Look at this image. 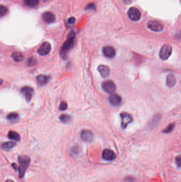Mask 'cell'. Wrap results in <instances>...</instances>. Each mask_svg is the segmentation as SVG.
Masks as SVG:
<instances>
[{"label":"cell","mask_w":181,"mask_h":182,"mask_svg":"<svg viewBox=\"0 0 181 182\" xmlns=\"http://www.w3.org/2000/svg\"><path fill=\"white\" fill-rule=\"evenodd\" d=\"M59 119L61 122L66 123L71 120V117L67 114H62L59 117Z\"/></svg>","instance_id":"7402d4cb"},{"label":"cell","mask_w":181,"mask_h":182,"mask_svg":"<svg viewBox=\"0 0 181 182\" xmlns=\"http://www.w3.org/2000/svg\"><path fill=\"white\" fill-rule=\"evenodd\" d=\"M102 88L107 93H113L116 90V85L112 80H106L102 84Z\"/></svg>","instance_id":"277c9868"},{"label":"cell","mask_w":181,"mask_h":182,"mask_svg":"<svg viewBox=\"0 0 181 182\" xmlns=\"http://www.w3.org/2000/svg\"><path fill=\"white\" fill-rule=\"evenodd\" d=\"M97 69L102 77L106 78L109 76L110 74V69L107 65H99Z\"/></svg>","instance_id":"4fadbf2b"},{"label":"cell","mask_w":181,"mask_h":182,"mask_svg":"<svg viewBox=\"0 0 181 182\" xmlns=\"http://www.w3.org/2000/svg\"><path fill=\"white\" fill-rule=\"evenodd\" d=\"M81 139L85 142H91L93 139V134L91 131L89 130H83L80 134Z\"/></svg>","instance_id":"7c38bea8"},{"label":"cell","mask_w":181,"mask_h":182,"mask_svg":"<svg viewBox=\"0 0 181 182\" xmlns=\"http://www.w3.org/2000/svg\"><path fill=\"white\" fill-rule=\"evenodd\" d=\"M23 2L29 7H35L38 4V0H23Z\"/></svg>","instance_id":"44dd1931"},{"label":"cell","mask_w":181,"mask_h":182,"mask_svg":"<svg viewBox=\"0 0 181 182\" xmlns=\"http://www.w3.org/2000/svg\"><path fill=\"white\" fill-rule=\"evenodd\" d=\"M51 50V44L48 42H44L42 45L40 46V48L38 50V53L44 56L47 54H48Z\"/></svg>","instance_id":"52a82bcc"},{"label":"cell","mask_w":181,"mask_h":182,"mask_svg":"<svg viewBox=\"0 0 181 182\" xmlns=\"http://www.w3.org/2000/svg\"><path fill=\"white\" fill-rule=\"evenodd\" d=\"M8 137L10 139L14 140L16 141H19L20 139V136L19 134L14 131H10L8 133Z\"/></svg>","instance_id":"ac0fdd59"},{"label":"cell","mask_w":181,"mask_h":182,"mask_svg":"<svg viewBox=\"0 0 181 182\" xmlns=\"http://www.w3.org/2000/svg\"><path fill=\"white\" fill-rule=\"evenodd\" d=\"M131 1H132V0H124V2L125 3H127V4L130 3Z\"/></svg>","instance_id":"4dcf8cb0"},{"label":"cell","mask_w":181,"mask_h":182,"mask_svg":"<svg viewBox=\"0 0 181 182\" xmlns=\"http://www.w3.org/2000/svg\"><path fill=\"white\" fill-rule=\"evenodd\" d=\"M49 78H50L47 76L44 75H40L37 77V82L40 86L45 85L48 82Z\"/></svg>","instance_id":"2e32d148"},{"label":"cell","mask_w":181,"mask_h":182,"mask_svg":"<svg viewBox=\"0 0 181 182\" xmlns=\"http://www.w3.org/2000/svg\"><path fill=\"white\" fill-rule=\"evenodd\" d=\"M18 118H19V114L17 113H15V112H12L11 114H8V115L7 116V119L8 120H10V121L16 120Z\"/></svg>","instance_id":"603a6c76"},{"label":"cell","mask_w":181,"mask_h":182,"mask_svg":"<svg viewBox=\"0 0 181 182\" xmlns=\"http://www.w3.org/2000/svg\"><path fill=\"white\" fill-rule=\"evenodd\" d=\"M43 19L47 23H53L55 20L54 14L51 12H46L42 16Z\"/></svg>","instance_id":"9a60e30c"},{"label":"cell","mask_w":181,"mask_h":182,"mask_svg":"<svg viewBox=\"0 0 181 182\" xmlns=\"http://www.w3.org/2000/svg\"><path fill=\"white\" fill-rule=\"evenodd\" d=\"M120 116L122 120L121 122L122 128L123 129H125L127 128L128 124L132 121V118L130 114L125 112H122L120 114Z\"/></svg>","instance_id":"ba28073f"},{"label":"cell","mask_w":181,"mask_h":182,"mask_svg":"<svg viewBox=\"0 0 181 182\" xmlns=\"http://www.w3.org/2000/svg\"><path fill=\"white\" fill-rule=\"evenodd\" d=\"M172 52V48L171 46L168 44H165L163 46L160 52H159V57L160 59L163 60H167L170 56Z\"/></svg>","instance_id":"3957f363"},{"label":"cell","mask_w":181,"mask_h":182,"mask_svg":"<svg viewBox=\"0 0 181 182\" xmlns=\"http://www.w3.org/2000/svg\"><path fill=\"white\" fill-rule=\"evenodd\" d=\"M68 108V105L65 102H62L60 103L59 105V110L61 111H64L66 110Z\"/></svg>","instance_id":"484cf974"},{"label":"cell","mask_w":181,"mask_h":182,"mask_svg":"<svg viewBox=\"0 0 181 182\" xmlns=\"http://www.w3.org/2000/svg\"><path fill=\"white\" fill-rule=\"evenodd\" d=\"M175 77L173 74H170L168 75L166 78V84L169 87H173L175 85Z\"/></svg>","instance_id":"e0dca14e"},{"label":"cell","mask_w":181,"mask_h":182,"mask_svg":"<svg viewBox=\"0 0 181 182\" xmlns=\"http://www.w3.org/2000/svg\"><path fill=\"white\" fill-rule=\"evenodd\" d=\"M103 53L105 57L108 58H113L115 56V50L110 46H106L103 48Z\"/></svg>","instance_id":"30bf717a"},{"label":"cell","mask_w":181,"mask_h":182,"mask_svg":"<svg viewBox=\"0 0 181 182\" xmlns=\"http://www.w3.org/2000/svg\"><path fill=\"white\" fill-rule=\"evenodd\" d=\"M36 63V60L34 58H30L27 60V64L29 65H34Z\"/></svg>","instance_id":"d4e9b609"},{"label":"cell","mask_w":181,"mask_h":182,"mask_svg":"<svg viewBox=\"0 0 181 182\" xmlns=\"http://www.w3.org/2000/svg\"><path fill=\"white\" fill-rule=\"evenodd\" d=\"M16 145V144L13 142H6L3 143L2 145V148L3 150L8 151L12 148H14Z\"/></svg>","instance_id":"d6986e66"},{"label":"cell","mask_w":181,"mask_h":182,"mask_svg":"<svg viewBox=\"0 0 181 182\" xmlns=\"http://www.w3.org/2000/svg\"><path fill=\"white\" fill-rule=\"evenodd\" d=\"M6 182H14L11 179H8L6 181Z\"/></svg>","instance_id":"1f68e13d"},{"label":"cell","mask_w":181,"mask_h":182,"mask_svg":"<svg viewBox=\"0 0 181 182\" xmlns=\"http://www.w3.org/2000/svg\"><path fill=\"white\" fill-rule=\"evenodd\" d=\"M75 38V33L71 31L68 36V39L63 44L60 50V55L63 59H65L68 55V52L74 45Z\"/></svg>","instance_id":"7a4b0ae2"},{"label":"cell","mask_w":181,"mask_h":182,"mask_svg":"<svg viewBox=\"0 0 181 182\" xmlns=\"http://www.w3.org/2000/svg\"><path fill=\"white\" fill-rule=\"evenodd\" d=\"M109 101L112 105L117 106L121 103L122 101V99L117 94H112L109 97Z\"/></svg>","instance_id":"5bb4252c"},{"label":"cell","mask_w":181,"mask_h":182,"mask_svg":"<svg viewBox=\"0 0 181 182\" xmlns=\"http://www.w3.org/2000/svg\"><path fill=\"white\" fill-rule=\"evenodd\" d=\"M18 162H19V166L17 167V165L16 164H12V167L17 169L19 171V177L20 178H22L27 169L29 166L30 162V159L29 156H19L18 158Z\"/></svg>","instance_id":"6da1fadb"},{"label":"cell","mask_w":181,"mask_h":182,"mask_svg":"<svg viewBox=\"0 0 181 182\" xmlns=\"http://www.w3.org/2000/svg\"><path fill=\"white\" fill-rule=\"evenodd\" d=\"M76 21V19L74 17L70 18L68 20V23L70 24H72Z\"/></svg>","instance_id":"f1b7e54d"},{"label":"cell","mask_w":181,"mask_h":182,"mask_svg":"<svg viewBox=\"0 0 181 182\" xmlns=\"http://www.w3.org/2000/svg\"><path fill=\"white\" fill-rule=\"evenodd\" d=\"M21 92L23 93V95L25 97V100H27L28 102L30 101L31 100L32 95L34 92L33 88H31L29 86H25L21 88Z\"/></svg>","instance_id":"8fae6325"},{"label":"cell","mask_w":181,"mask_h":182,"mask_svg":"<svg viewBox=\"0 0 181 182\" xmlns=\"http://www.w3.org/2000/svg\"><path fill=\"white\" fill-rule=\"evenodd\" d=\"M147 25L150 30L155 32H160L163 29V25L156 20H150L148 23Z\"/></svg>","instance_id":"8992f818"},{"label":"cell","mask_w":181,"mask_h":182,"mask_svg":"<svg viewBox=\"0 0 181 182\" xmlns=\"http://www.w3.org/2000/svg\"><path fill=\"white\" fill-rule=\"evenodd\" d=\"M87 8L88 9H93L94 8H95L94 4H89L88 6L87 7Z\"/></svg>","instance_id":"f546056e"},{"label":"cell","mask_w":181,"mask_h":182,"mask_svg":"<svg viewBox=\"0 0 181 182\" xmlns=\"http://www.w3.org/2000/svg\"><path fill=\"white\" fill-rule=\"evenodd\" d=\"M102 157L106 161H112L116 158V154L110 149H105L102 153Z\"/></svg>","instance_id":"9c48e42d"},{"label":"cell","mask_w":181,"mask_h":182,"mask_svg":"<svg viewBox=\"0 0 181 182\" xmlns=\"http://www.w3.org/2000/svg\"><path fill=\"white\" fill-rule=\"evenodd\" d=\"M12 58L16 62H20L23 60L24 57L20 52H14L12 54Z\"/></svg>","instance_id":"ffe728a7"},{"label":"cell","mask_w":181,"mask_h":182,"mask_svg":"<svg viewBox=\"0 0 181 182\" xmlns=\"http://www.w3.org/2000/svg\"><path fill=\"white\" fill-rule=\"evenodd\" d=\"M176 163L179 167H181V156L176 157Z\"/></svg>","instance_id":"83f0119b"},{"label":"cell","mask_w":181,"mask_h":182,"mask_svg":"<svg viewBox=\"0 0 181 182\" xmlns=\"http://www.w3.org/2000/svg\"><path fill=\"white\" fill-rule=\"evenodd\" d=\"M174 127V124H170V125L168 126L167 128H166L163 132L165 133H170V132L171 131L173 130Z\"/></svg>","instance_id":"4316f807"},{"label":"cell","mask_w":181,"mask_h":182,"mask_svg":"<svg viewBox=\"0 0 181 182\" xmlns=\"http://www.w3.org/2000/svg\"><path fill=\"white\" fill-rule=\"evenodd\" d=\"M8 12V10L7 8L4 6H1L0 7V16L1 17H2L4 16H5Z\"/></svg>","instance_id":"cb8c5ba5"},{"label":"cell","mask_w":181,"mask_h":182,"mask_svg":"<svg viewBox=\"0 0 181 182\" xmlns=\"http://www.w3.org/2000/svg\"><path fill=\"white\" fill-rule=\"evenodd\" d=\"M127 14L131 20L134 21H138L141 18L140 12L135 7H131L127 12Z\"/></svg>","instance_id":"5b68a950"}]
</instances>
